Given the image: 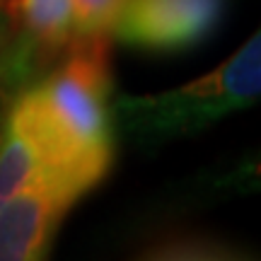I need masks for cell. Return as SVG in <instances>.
Listing matches in <instances>:
<instances>
[{
    "label": "cell",
    "mask_w": 261,
    "mask_h": 261,
    "mask_svg": "<svg viewBox=\"0 0 261 261\" xmlns=\"http://www.w3.org/2000/svg\"><path fill=\"white\" fill-rule=\"evenodd\" d=\"M112 37H75L58 63L10 102L46 160L51 187L65 198L94 189L114 162Z\"/></svg>",
    "instance_id": "1"
},
{
    "label": "cell",
    "mask_w": 261,
    "mask_h": 261,
    "mask_svg": "<svg viewBox=\"0 0 261 261\" xmlns=\"http://www.w3.org/2000/svg\"><path fill=\"white\" fill-rule=\"evenodd\" d=\"M259 94L261 34L254 32L232 56L189 83L148 94H114V128L133 148L152 152L252 109Z\"/></svg>",
    "instance_id": "2"
},
{
    "label": "cell",
    "mask_w": 261,
    "mask_h": 261,
    "mask_svg": "<svg viewBox=\"0 0 261 261\" xmlns=\"http://www.w3.org/2000/svg\"><path fill=\"white\" fill-rule=\"evenodd\" d=\"M220 10L223 0H126L112 37L126 46L174 51L201 41Z\"/></svg>",
    "instance_id": "3"
},
{
    "label": "cell",
    "mask_w": 261,
    "mask_h": 261,
    "mask_svg": "<svg viewBox=\"0 0 261 261\" xmlns=\"http://www.w3.org/2000/svg\"><path fill=\"white\" fill-rule=\"evenodd\" d=\"M73 201L32 189L0 208V261H51L56 234Z\"/></svg>",
    "instance_id": "4"
},
{
    "label": "cell",
    "mask_w": 261,
    "mask_h": 261,
    "mask_svg": "<svg viewBox=\"0 0 261 261\" xmlns=\"http://www.w3.org/2000/svg\"><path fill=\"white\" fill-rule=\"evenodd\" d=\"M32 189L56 191L51 187L46 160L37 140L32 138L15 104L5 102V112L0 119V208Z\"/></svg>",
    "instance_id": "5"
},
{
    "label": "cell",
    "mask_w": 261,
    "mask_h": 261,
    "mask_svg": "<svg viewBox=\"0 0 261 261\" xmlns=\"http://www.w3.org/2000/svg\"><path fill=\"white\" fill-rule=\"evenodd\" d=\"M126 0H73L75 37H112Z\"/></svg>",
    "instance_id": "6"
},
{
    "label": "cell",
    "mask_w": 261,
    "mask_h": 261,
    "mask_svg": "<svg viewBox=\"0 0 261 261\" xmlns=\"http://www.w3.org/2000/svg\"><path fill=\"white\" fill-rule=\"evenodd\" d=\"M143 261H240L237 256H232L230 252H223L218 247L211 244H169L162 247L158 252H152L150 256H145Z\"/></svg>",
    "instance_id": "7"
},
{
    "label": "cell",
    "mask_w": 261,
    "mask_h": 261,
    "mask_svg": "<svg viewBox=\"0 0 261 261\" xmlns=\"http://www.w3.org/2000/svg\"><path fill=\"white\" fill-rule=\"evenodd\" d=\"M10 32V15H8V8H5V0H0V44L5 41Z\"/></svg>",
    "instance_id": "8"
}]
</instances>
